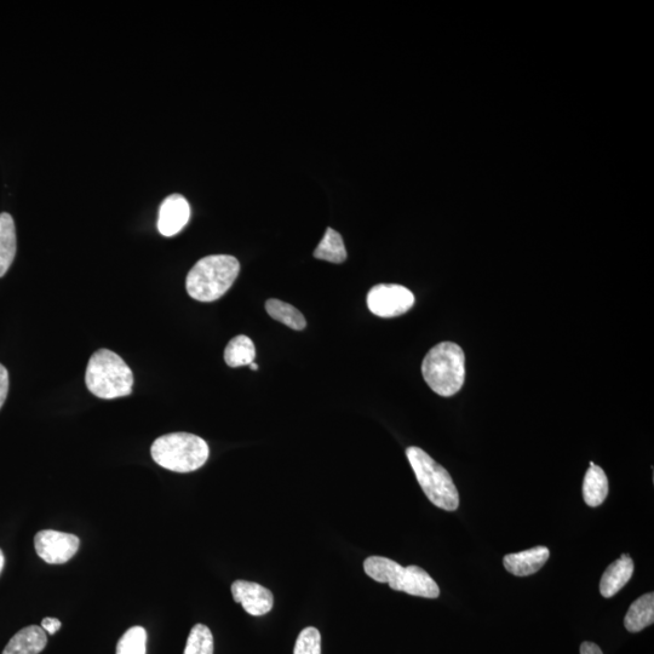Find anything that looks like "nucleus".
I'll return each instance as SVG.
<instances>
[{"label": "nucleus", "mask_w": 654, "mask_h": 654, "mask_svg": "<svg viewBox=\"0 0 654 654\" xmlns=\"http://www.w3.org/2000/svg\"><path fill=\"white\" fill-rule=\"evenodd\" d=\"M85 382L95 397L117 399L133 393L134 375L118 354L100 349L91 355L86 367Z\"/></svg>", "instance_id": "nucleus-3"}, {"label": "nucleus", "mask_w": 654, "mask_h": 654, "mask_svg": "<svg viewBox=\"0 0 654 654\" xmlns=\"http://www.w3.org/2000/svg\"><path fill=\"white\" fill-rule=\"evenodd\" d=\"M608 496V479L599 466L590 462V468L585 474L583 483V497L587 506L595 508L601 506Z\"/></svg>", "instance_id": "nucleus-15"}, {"label": "nucleus", "mask_w": 654, "mask_h": 654, "mask_svg": "<svg viewBox=\"0 0 654 654\" xmlns=\"http://www.w3.org/2000/svg\"><path fill=\"white\" fill-rule=\"evenodd\" d=\"M654 622V594H645L635 600L624 618V627L630 633H640Z\"/></svg>", "instance_id": "nucleus-14"}, {"label": "nucleus", "mask_w": 654, "mask_h": 654, "mask_svg": "<svg viewBox=\"0 0 654 654\" xmlns=\"http://www.w3.org/2000/svg\"><path fill=\"white\" fill-rule=\"evenodd\" d=\"M634 573V562L630 556L624 554L621 559L613 562L600 581V593L604 598L610 599L628 584Z\"/></svg>", "instance_id": "nucleus-12"}, {"label": "nucleus", "mask_w": 654, "mask_h": 654, "mask_svg": "<svg viewBox=\"0 0 654 654\" xmlns=\"http://www.w3.org/2000/svg\"><path fill=\"white\" fill-rule=\"evenodd\" d=\"M154 462L176 473H191L208 461L210 450L206 441L189 433L160 436L151 449Z\"/></svg>", "instance_id": "nucleus-5"}, {"label": "nucleus", "mask_w": 654, "mask_h": 654, "mask_svg": "<svg viewBox=\"0 0 654 654\" xmlns=\"http://www.w3.org/2000/svg\"><path fill=\"white\" fill-rule=\"evenodd\" d=\"M235 602L242 604L251 616L260 617L272 611L274 596L271 590L254 582L235 581L232 585Z\"/></svg>", "instance_id": "nucleus-9"}, {"label": "nucleus", "mask_w": 654, "mask_h": 654, "mask_svg": "<svg viewBox=\"0 0 654 654\" xmlns=\"http://www.w3.org/2000/svg\"><path fill=\"white\" fill-rule=\"evenodd\" d=\"M62 627V623L59 621V619L56 618H44L42 621V628L44 629L45 633L54 635L59 631Z\"/></svg>", "instance_id": "nucleus-24"}, {"label": "nucleus", "mask_w": 654, "mask_h": 654, "mask_svg": "<svg viewBox=\"0 0 654 654\" xmlns=\"http://www.w3.org/2000/svg\"><path fill=\"white\" fill-rule=\"evenodd\" d=\"M183 654H214V636L206 625H194Z\"/></svg>", "instance_id": "nucleus-20"}, {"label": "nucleus", "mask_w": 654, "mask_h": 654, "mask_svg": "<svg viewBox=\"0 0 654 654\" xmlns=\"http://www.w3.org/2000/svg\"><path fill=\"white\" fill-rule=\"evenodd\" d=\"M48 644V634L42 627L31 625L13 636L3 654H39Z\"/></svg>", "instance_id": "nucleus-13"}, {"label": "nucleus", "mask_w": 654, "mask_h": 654, "mask_svg": "<svg viewBox=\"0 0 654 654\" xmlns=\"http://www.w3.org/2000/svg\"><path fill=\"white\" fill-rule=\"evenodd\" d=\"M406 456L429 501L446 512H455L460 507V495L449 472L420 447H409Z\"/></svg>", "instance_id": "nucleus-6"}, {"label": "nucleus", "mask_w": 654, "mask_h": 654, "mask_svg": "<svg viewBox=\"0 0 654 654\" xmlns=\"http://www.w3.org/2000/svg\"><path fill=\"white\" fill-rule=\"evenodd\" d=\"M581 654H604L594 642L585 641L581 645Z\"/></svg>", "instance_id": "nucleus-25"}, {"label": "nucleus", "mask_w": 654, "mask_h": 654, "mask_svg": "<svg viewBox=\"0 0 654 654\" xmlns=\"http://www.w3.org/2000/svg\"><path fill=\"white\" fill-rule=\"evenodd\" d=\"M147 633L142 627L130 628L120 638L117 654H146Z\"/></svg>", "instance_id": "nucleus-21"}, {"label": "nucleus", "mask_w": 654, "mask_h": 654, "mask_svg": "<svg viewBox=\"0 0 654 654\" xmlns=\"http://www.w3.org/2000/svg\"><path fill=\"white\" fill-rule=\"evenodd\" d=\"M255 358V344L245 335L234 337L225 349V361L229 367L250 365L254 363Z\"/></svg>", "instance_id": "nucleus-18"}, {"label": "nucleus", "mask_w": 654, "mask_h": 654, "mask_svg": "<svg viewBox=\"0 0 654 654\" xmlns=\"http://www.w3.org/2000/svg\"><path fill=\"white\" fill-rule=\"evenodd\" d=\"M9 393V374L8 370L0 364V409H2Z\"/></svg>", "instance_id": "nucleus-23"}, {"label": "nucleus", "mask_w": 654, "mask_h": 654, "mask_svg": "<svg viewBox=\"0 0 654 654\" xmlns=\"http://www.w3.org/2000/svg\"><path fill=\"white\" fill-rule=\"evenodd\" d=\"M191 218V206L181 194L166 198L159 209L158 229L164 237H174L187 226Z\"/></svg>", "instance_id": "nucleus-10"}, {"label": "nucleus", "mask_w": 654, "mask_h": 654, "mask_svg": "<svg viewBox=\"0 0 654 654\" xmlns=\"http://www.w3.org/2000/svg\"><path fill=\"white\" fill-rule=\"evenodd\" d=\"M314 257L331 263H342L347 260V250L342 235L335 229L327 228L323 240L314 251Z\"/></svg>", "instance_id": "nucleus-19"}, {"label": "nucleus", "mask_w": 654, "mask_h": 654, "mask_svg": "<svg viewBox=\"0 0 654 654\" xmlns=\"http://www.w3.org/2000/svg\"><path fill=\"white\" fill-rule=\"evenodd\" d=\"M266 311L269 317L279 321V323L289 326L290 329L302 331L306 329L307 321L304 315L291 304L271 298L266 302Z\"/></svg>", "instance_id": "nucleus-17"}, {"label": "nucleus", "mask_w": 654, "mask_h": 654, "mask_svg": "<svg viewBox=\"0 0 654 654\" xmlns=\"http://www.w3.org/2000/svg\"><path fill=\"white\" fill-rule=\"evenodd\" d=\"M364 570L374 581L388 583L395 592H404L426 599L439 598V585L421 567H403L398 562L382 556H371L365 560Z\"/></svg>", "instance_id": "nucleus-4"}, {"label": "nucleus", "mask_w": 654, "mask_h": 654, "mask_svg": "<svg viewBox=\"0 0 654 654\" xmlns=\"http://www.w3.org/2000/svg\"><path fill=\"white\" fill-rule=\"evenodd\" d=\"M4 554L2 552V549H0V573H2L3 567H4Z\"/></svg>", "instance_id": "nucleus-26"}, {"label": "nucleus", "mask_w": 654, "mask_h": 654, "mask_svg": "<svg viewBox=\"0 0 654 654\" xmlns=\"http://www.w3.org/2000/svg\"><path fill=\"white\" fill-rule=\"evenodd\" d=\"M251 370L257 371L258 370V365L255 363H252L249 365Z\"/></svg>", "instance_id": "nucleus-27"}, {"label": "nucleus", "mask_w": 654, "mask_h": 654, "mask_svg": "<svg viewBox=\"0 0 654 654\" xmlns=\"http://www.w3.org/2000/svg\"><path fill=\"white\" fill-rule=\"evenodd\" d=\"M294 654H321V635L318 629L309 627L298 635Z\"/></svg>", "instance_id": "nucleus-22"}, {"label": "nucleus", "mask_w": 654, "mask_h": 654, "mask_svg": "<svg viewBox=\"0 0 654 654\" xmlns=\"http://www.w3.org/2000/svg\"><path fill=\"white\" fill-rule=\"evenodd\" d=\"M16 255V229L14 218L8 212L0 214V278L13 265Z\"/></svg>", "instance_id": "nucleus-16"}, {"label": "nucleus", "mask_w": 654, "mask_h": 654, "mask_svg": "<svg viewBox=\"0 0 654 654\" xmlns=\"http://www.w3.org/2000/svg\"><path fill=\"white\" fill-rule=\"evenodd\" d=\"M422 375L440 397H452L466 380V355L456 343L443 342L430 349L422 363Z\"/></svg>", "instance_id": "nucleus-2"}, {"label": "nucleus", "mask_w": 654, "mask_h": 654, "mask_svg": "<svg viewBox=\"0 0 654 654\" xmlns=\"http://www.w3.org/2000/svg\"><path fill=\"white\" fill-rule=\"evenodd\" d=\"M549 556V549L539 545V547L524 550V552L504 556L503 565L512 575L526 577L535 575L541 570Z\"/></svg>", "instance_id": "nucleus-11"}, {"label": "nucleus", "mask_w": 654, "mask_h": 654, "mask_svg": "<svg viewBox=\"0 0 654 654\" xmlns=\"http://www.w3.org/2000/svg\"><path fill=\"white\" fill-rule=\"evenodd\" d=\"M79 544L77 536L54 530L40 531L34 538L39 558L51 565L66 564L77 554Z\"/></svg>", "instance_id": "nucleus-8"}, {"label": "nucleus", "mask_w": 654, "mask_h": 654, "mask_svg": "<svg viewBox=\"0 0 654 654\" xmlns=\"http://www.w3.org/2000/svg\"><path fill=\"white\" fill-rule=\"evenodd\" d=\"M240 273L237 258L212 255L202 258L189 271L186 280L188 295L199 302H214L232 288Z\"/></svg>", "instance_id": "nucleus-1"}, {"label": "nucleus", "mask_w": 654, "mask_h": 654, "mask_svg": "<svg viewBox=\"0 0 654 654\" xmlns=\"http://www.w3.org/2000/svg\"><path fill=\"white\" fill-rule=\"evenodd\" d=\"M415 304V296L405 286L380 284L367 294V307L380 318H394L409 312Z\"/></svg>", "instance_id": "nucleus-7"}]
</instances>
